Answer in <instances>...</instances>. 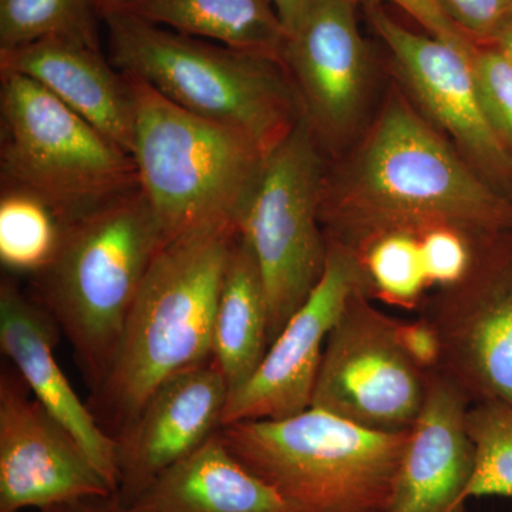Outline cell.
Returning <instances> with one entry per match:
<instances>
[{
    "label": "cell",
    "instance_id": "21",
    "mask_svg": "<svg viewBox=\"0 0 512 512\" xmlns=\"http://www.w3.org/2000/svg\"><path fill=\"white\" fill-rule=\"evenodd\" d=\"M268 348L269 312L264 282L254 254L238 234L212 328V360L225 376L229 393L251 379Z\"/></svg>",
    "mask_w": 512,
    "mask_h": 512
},
{
    "label": "cell",
    "instance_id": "17",
    "mask_svg": "<svg viewBox=\"0 0 512 512\" xmlns=\"http://www.w3.org/2000/svg\"><path fill=\"white\" fill-rule=\"evenodd\" d=\"M470 399L440 370L427 372L426 394L389 505L384 512H457L474 467L467 433Z\"/></svg>",
    "mask_w": 512,
    "mask_h": 512
},
{
    "label": "cell",
    "instance_id": "30",
    "mask_svg": "<svg viewBox=\"0 0 512 512\" xmlns=\"http://www.w3.org/2000/svg\"><path fill=\"white\" fill-rule=\"evenodd\" d=\"M397 338L404 353L423 372L436 370L440 363V340L436 330L420 318L414 322H397Z\"/></svg>",
    "mask_w": 512,
    "mask_h": 512
},
{
    "label": "cell",
    "instance_id": "4",
    "mask_svg": "<svg viewBox=\"0 0 512 512\" xmlns=\"http://www.w3.org/2000/svg\"><path fill=\"white\" fill-rule=\"evenodd\" d=\"M101 19L119 72L195 116L245 134L266 154L303 117L284 64L180 35L123 10Z\"/></svg>",
    "mask_w": 512,
    "mask_h": 512
},
{
    "label": "cell",
    "instance_id": "13",
    "mask_svg": "<svg viewBox=\"0 0 512 512\" xmlns=\"http://www.w3.org/2000/svg\"><path fill=\"white\" fill-rule=\"evenodd\" d=\"M114 494L70 431L16 370L0 375V512L43 510Z\"/></svg>",
    "mask_w": 512,
    "mask_h": 512
},
{
    "label": "cell",
    "instance_id": "35",
    "mask_svg": "<svg viewBox=\"0 0 512 512\" xmlns=\"http://www.w3.org/2000/svg\"><path fill=\"white\" fill-rule=\"evenodd\" d=\"M457 512H467V508L466 507L460 508V510H458Z\"/></svg>",
    "mask_w": 512,
    "mask_h": 512
},
{
    "label": "cell",
    "instance_id": "26",
    "mask_svg": "<svg viewBox=\"0 0 512 512\" xmlns=\"http://www.w3.org/2000/svg\"><path fill=\"white\" fill-rule=\"evenodd\" d=\"M500 235L503 234L478 238L448 225L420 231L421 254L430 288L444 289L460 284L470 274L480 249Z\"/></svg>",
    "mask_w": 512,
    "mask_h": 512
},
{
    "label": "cell",
    "instance_id": "14",
    "mask_svg": "<svg viewBox=\"0 0 512 512\" xmlns=\"http://www.w3.org/2000/svg\"><path fill=\"white\" fill-rule=\"evenodd\" d=\"M356 8L315 0L286 42L284 66L320 144L342 141L365 107L372 66Z\"/></svg>",
    "mask_w": 512,
    "mask_h": 512
},
{
    "label": "cell",
    "instance_id": "11",
    "mask_svg": "<svg viewBox=\"0 0 512 512\" xmlns=\"http://www.w3.org/2000/svg\"><path fill=\"white\" fill-rule=\"evenodd\" d=\"M359 291L367 293L359 258L352 249L328 239L322 278L269 345L251 379L229 393L222 427L286 419L309 409L326 339Z\"/></svg>",
    "mask_w": 512,
    "mask_h": 512
},
{
    "label": "cell",
    "instance_id": "31",
    "mask_svg": "<svg viewBox=\"0 0 512 512\" xmlns=\"http://www.w3.org/2000/svg\"><path fill=\"white\" fill-rule=\"evenodd\" d=\"M32 512H131L130 507L121 504L116 494L104 497H87L69 503L53 505Z\"/></svg>",
    "mask_w": 512,
    "mask_h": 512
},
{
    "label": "cell",
    "instance_id": "23",
    "mask_svg": "<svg viewBox=\"0 0 512 512\" xmlns=\"http://www.w3.org/2000/svg\"><path fill=\"white\" fill-rule=\"evenodd\" d=\"M352 251L365 272L369 298L403 309L421 305L430 285L421 254L420 231L380 232Z\"/></svg>",
    "mask_w": 512,
    "mask_h": 512
},
{
    "label": "cell",
    "instance_id": "33",
    "mask_svg": "<svg viewBox=\"0 0 512 512\" xmlns=\"http://www.w3.org/2000/svg\"><path fill=\"white\" fill-rule=\"evenodd\" d=\"M487 45L494 46L505 59L510 60L512 63V9L505 16L501 25L498 26L493 39Z\"/></svg>",
    "mask_w": 512,
    "mask_h": 512
},
{
    "label": "cell",
    "instance_id": "12",
    "mask_svg": "<svg viewBox=\"0 0 512 512\" xmlns=\"http://www.w3.org/2000/svg\"><path fill=\"white\" fill-rule=\"evenodd\" d=\"M365 9L427 117L453 137L488 183L512 201V156L485 117L471 66L473 52L407 29L382 5Z\"/></svg>",
    "mask_w": 512,
    "mask_h": 512
},
{
    "label": "cell",
    "instance_id": "10",
    "mask_svg": "<svg viewBox=\"0 0 512 512\" xmlns=\"http://www.w3.org/2000/svg\"><path fill=\"white\" fill-rule=\"evenodd\" d=\"M421 318L439 336L437 370L471 404L512 406V232L487 242L470 274L440 289Z\"/></svg>",
    "mask_w": 512,
    "mask_h": 512
},
{
    "label": "cell",
    "instance_id": "22",
    "mask_svg": "<svg viewBox=\"0 0 512 512\" xmlns=\"http://www.w3.org/2000/svg\"><path fill=\"white\" fill-rule=\"evenodd\" d=\"M69 222L50 205L26 192L2 188L0 261L10 272L35 276L59 251Z\"/></svg>",
    "mask_w": 512,
    "mask_h": 512
},
{
    "label": "cell",
    "instance_id": "34",
    "mask_svg": "<svg viewBox=\"0 0 512 512\" xmlns=\"http://www.w3.org/2000/svg\"><path fill=\"white\" fill-rule=\"evenodd\" d=\"M130 2L131 0H96V6L99 15L103 16L106 13L114 12V10L123 9Z\"/></svg>",
    "mask_w": 512,
    "mask_h": 512
},
{
    "label": "cell",
    "instance_id": "2",
    "mask_svg": "<svg viewBox=\"0 0 512 512\" xmlns=\"http://www.w3.org/2000/svg\"><path fill=\"white\" fill-rule=\"evenodd\" d=\"M238 228L164 242L128 315L119 349L89 407L107 434L128 429L171 377L212 360V328Z\"/></svg>",
    "mask_w": 512,
    "mask_h": 512
},
{
    "label": "cell",
    "instance_id": "9",
    "mask_svg": "<svg viewBox=\"0 0 512 512\" xmlns=\"http://www.w3.org/2000/svg\"><path fill=\"white\" fill-rule=\"evenodd\" d=\"M427 372L397 338V320L359 291L330 330L311 407L379 431L409 430L426 394Z\"/></svg>",
    "mask_w": 512,
    "mask_h": 512
},
{
    "label": "cell",
    "instance_id": "24",
    "mask_svg": "<svg viewBox=\"0 0 512 512\" xmlns=\"http://www.w3.org/2000/svg\"><path fill=\"white\" fill-rule=\"evenodd\" d=\"M96 15V0H0V52L50 37L100 49Z\"/></svg>",
    "mask_w": 512,
    "mask_h": 512
},
{
    "label": "cell",
    "instance_id": "8",
    "mask_svg": "<svg viewBox=\"0 0 512 512\" xmlns=\"http://www.w3.org/2000/svg\"><path fill=\"white\" fill-rule=\"evenodd\" d=\"M325 167L320 143L303 116L266 154L238 221L261 272L269 345L311 295L325 271L328 239L320 222Z\"/></svg>",
    "mask_w": 512,
    "mask_h": 512
},
{
    "label": "cell",
    "instance_id": "3",
    "mask_svg": "<svg viewBox=\"0 0 512 512\" xmlns=\"http://www.w3.org/2000/svg\"><path fill=\"white\" fill-rule=\"evenodd\" d=\"M165 242L140 188L67 225L36 299L72 345L90 389L109 373L148 269Z\"/></svg>",
    "mask_w": 512,
    "mask_h": 512
},
{
    "label": "cell",
    "instance_id": "5",
    "mask_svg": "<svg viewBox=\"0 0 512 512\" xmlns=\"http://www.w3.org/2000/svg\"><path fill=\"white\" fill-rule=\"evenodd\" d=\"M409 433L309 407L286 419L228 424L218 436L293 512H384Z\"/></svg>",
    "mask_w": 512,
    "mask_h": 512
},
{
    "label": "cell",
    "instance_id": "7",
    "mask_svg": "<svg viewBox=\"0 0 512 512\" xmlns=\"http://www.w3.org/2000/svg\"><path fill=\"white\" fill-rule=\"evenodd\" d=\"M2 188L67 222L137 190L133 157L29 77L0 72Z\"/></svg>",
    "mask_w": 512,
    "mask_h": 512
},
{
    "label": "cell",
    "instance_id": "28",
    "mask_svg": "<svg viewBox=\"0 0 512 512\" xmlns=\"http://www.w3.org/2000/svg\"><path fill=\"white\" fill-rule=\"evenodd\" d=\"M476 45H487L512 9V0H434Z\"/></svg>",
    "mask_w": 512,
    "mask_h": 512
},
{
    "label": "cell",
    "instance_id": "6",
    "mask_svg": "<svg viewBox=\"0 0 512 512\" xmlns=\"http://www.w3.org/2000/svg\"><path fill=\"white\" fill-rule=\"evenodd\" d=\"M126 77L134 103L131 157L138 187L165 242L221 225L238 228L265 151L245 134L195 116Z\"/></svg>",
    "mask_w": 512,
    "mask_h": 512
},
{
    "label": "cell",
    "instance_id": "15",
    "mask_svg": "<svg viewBox=\"0 0 512 512\" xmlns=\"http://www.w3.org/2000/svg\"><path fill=\"white\" fill-rule=\"evenodd\" d=\"M229 387L214 360L168 379L117 437L120 503L131 505L161 474L222 427Z\"/></svg>",
    "mask_w": 512,
    "mask_h": 512
},
{
    "label": "cell",
    "instance_id": "19",
    "mask_svg": "<svg viewBox=\"0 0 512 512\" xmlns=\"http://www.w3.org/2000/svg\"><path fill=\"white\" fill-rule=\"evenodd\" d=\"M128 507L131 512H293L232 456L218 433L165 470Z\"/></svg>",
    "mask_w": 512,
    "mask_h": 512
},
{
    "label": "cell",
    "instance_id": "20",
    "mask_svg": "<svg viewBox=\"0 0 512 512\" xmlns=\"http://www.w3.org/2000/svg\"><path fill=\"white\" fill-rule=\"evenodd\" d=\"M119 10L180 35L284 64L288 35L271 0H131Z\"/></svg>",
    "mask_w": 512,
    "mask_h": 512
},
{
    "label": "cell",
    "instance_id": "32",
    "mask_svg": "<svg viewBox=\"0 0 512 512\" xmlns=\"http://www.w3.org/2000/svg\"><path fill=\"white\" fill-rule=\"evenodd\" d=\"M313 2L315 0H271L272 6L284 25L286 35H292L301 25Z\"/></svg>",
    "mask_w": 512,
    "mask_h": 512
},
{
    "label": "cell",
    "instance_id": "25",
    "mask_svg": "<svg viewBox=\"0 0 512 512\" xmlns=\"http://www.w3.org/2000/svg\"><path fill=\"white\" fill-rule=\"evenodd\" d=\"M467 433L474 450V467L461 505L471 498L512 500V406L478 402L467 410Z\"/></svg>",
    "mask_w": 512,
    "mask_h": 512
},
{
    "label": "cell",
    "instance_id": "1",
    "mask_svg": "<svg viewBox=\"0 0 512 512\" xmlns=\"http://www.w3.org/2000/svg\"><path fill=\"white\" fill-rule=\"evenodd\" d=\"M320 222L326 239L349 249L380 232L437 225L483 238L512 232V201L394 97L349 165L325 177Z\"/></svg>",
    "mask_w": 512,
    "mask_h": 512
},
{
    "label": "cell",
    "instance_id": "16",
    "mask_svg": "<svg viewBox=\"0 0 512 512\" xmlns=\"http://www.w3.org/2000/svg\"><path fill=\"white\" fill-rule=\"evenodd\" d=\"M59 328L49 312L25 295L12 279L0 284V349L37 402L83 447L116 494L119 487L117 441L100 426L89 404L74 392L55 356Z\"/></svg>",
    "mask_w": 512,
    "mask_h": 512
},
{
    "label": "cell",
    "instance_id": "27",
    "mask_svg": "<svg viewBox=\"0 0 512 512\" xmlns=\"http://www.w3.org/2000/svg\"><path fill=\"white\" fill-rule=\"evenodd\" d=\"M471 66L485 117L512 156V63L494 46L476 45Z\"/></svg>",
    "mask_w": 512,
    "mask_h": 512
},
{
    "label": "cell",
    "instance_id": "29",
    "mask_svg": "<svg viewBox=\"0 0 512 512\" xmlns=\"http://www.w3.org/2000/svg\"><path fill=\"white\" fill-rule=\"evenodd\" d=\"M355 5L372 6L382 5L383 2L393 3L397 8L412 16L416 22H419L421 28L426 30L429 35L443 40L448 45L456 46L463 52L471 53L476 47L473 40L468 39L460 29L447 18L446 13L440 9L434 0H350Z\"/></svg>",
    "mask_w": 512,
    "mask_h": 512
},
{
    "label": "cell",
    "instance_id": "18",
    "mask_svg": "<svg viewBox=\"0 0 512 512\" xmlns=\"http://www.w3.org/2000/svg\"><path fill=\"white\" fill-rule=\"evenodd\" d=\"M0 72L29 77L131 156L134 103L130 82L97 47L37 40L0 52Z\"/></svg>",
    "mask_w": 512,
    "mask_h": 512
}]
</instances>
